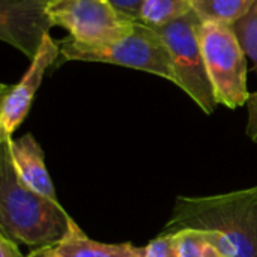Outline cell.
Here are the masks:
<instances>
[{"instance_id":"cell-4","label":"cell","mask_w":257,"mask_h":257,"mask_svg":"<svg viewBox=\"0 0 257 257\" xmlns=\"http://www.w3.org/2000/svg\"><path fill=\"white\" fill-rule=\"evenodd\" d=\"M199 38L218 105L238 108L248 104L247 56L229 24L200 23Z\"/></svg>"},{"instance_id":"cell-15","label":"cell","mask_w":257,"mask_h":257,"mask_svg":"<svg viewBox=\"0 0 257 257\" xmlns=\"http://www.w3.org/2000/svg\"><path fill=\"white\" fill-rule=\"evenodd\" d=\"M143 257H179L173 233L163 232L160 236L152 239L145 247V256Z\"/></svg>"},{"instance_id":"cell-3","label":"cell","mask_w":257,"mask_h":257,"mask_svg":"<svg viewBox=\"0 0 257 257\" xmlns=\"http://www.w3.org/2000/svg\"><path fill=\"white\" fill-rule=\"evenodd\" d=\"M59 45L63 60L125 66L154 74L176 84L172 59L161 35L157 29L140 21H137L128 33L110 42L87 45L65 38L59 41Z\"/></svg>"},{"instance_id":"cell-18","label":"cell","mask_w":257,"mask_h":257,"mask_svg":"<svg viewBox=\"0 0 257 257\" xmlns=\"http://www.w3.org/2000/svg\"><path fill=\"white\" fill-rule=\"evenodd\" d=\"M0 257H24L15 241L0 232Z\"/></svg>"},{"instance_id":"cell-20","label":"cell","mask_w":257,"mask_h":257,"mask_svg":"<svg viewBox=\"0 0 257 257\" xmlns=\"http://www.w3.org/2000/svg\"><path fill=\"white\" fill-rule=\"evenodd\" d=\"M38 2H45V3H48V5H50V3H51V2H54V0H38Z\"/></svg>"},{"instance_id":"cell-17","label":"cell","mask_w":257,"mask_h":257,"mask_svg":"<svg viewBox=\"0 0 257 257\" xmlns=\"http://www.w3.org/2000/svg\"><path fill=\"white\" fill-rule=\"evenodd\" d=\"M248 120H247V136L251 142L257 143V90L250 95L248 99Z\"/></svg>"},{"instance_id":"cell-14","label":"cell","mask_w":257,"mask_h":257,"mask_svg":"<svg viewBox=\"0 0 257 257\" xmlns=\"http://www.w3.org/2000/svg\"><path fill=\"white\" fill-rule=\"evenodd\" d=\"M173 238L179 257H206L212 248L208 236L199 230H178L173 232Z\"/></svg>"},{"instance_id":"cell-11","label":"cell","mask_w":257,"mask_h":257,"mask_svg":"<svg viewBox=\"0 0 257 257\" xmlns=\"http://www.w3.org/2000/svg\"><path fill=\"white\" fill-rule=\"evenodd\" d=\"M254 0H191V11L200 23L235 24L247 14Z\"/></svg>"},{"instance_id":"cell-8","label":"cell","mask_w":257,"mask_h":257,"mask_svg":"<svg viewBox=\"0 0 257 257\" xmlns=\"http://www.w3.org/2000/svg\"><path fill=\"white\" fill-rule=\"evenodd\" d=\"M47 8L38 0H0V39L32 60L54 27Z\"/></svg>"},{"instance_id":"cell-12","label":"cell","mask_w":257,"mask_h":257,"mask_svg":"<svg viewBox=\"0 0 257 257\" xmlns=\"http://www.w3.org/2000/svg\"><path fill=\"white\" fill-rule=\"evenodd\" d=\"M191 11V0H143L140 23L160 29Z\"/></svg>"},{"instance_id":"cell-2","label":"cell","mask_w":257,"mask_h":257,"mask_svg":"<svg viewBox=\"0 0 257 257\" xmlns=\"http://www.w3.org/2000/svg\"><path fill=\"white\" fill-rule=\"evenodd\" d=\"M72 221L59 200L44 197L23 184L8 142L0 140V232L35 250L63 241Z\"/></svg>"},{"instance_id":"cell-9","label":"cell","mask_w":257,"mask_h":257,"mask_svg":"<svg viewBox=\"0 0 257 257\" xmlns=\"http://www.w3.org/2000/svg\"><path fill=\"white\" fill-rule=\"evenodd\" d=\"M8 148L17 170L18 178L30 190L51 200H59L54 184L45 166V155L41 145L32 134H24L20 139H9Z\"/></svg>"},{"instance_id":"cell-5","label":"cell","mask_w":257,"mask_h":257,"mask_svg":"<svg viewBox=\"0 0 257 257\" xmlns=\"http://www.w3.org/2000/svg\"><path fill=\"white\" fill-rule=\"evenodd\" d=\"M199 26L200 20L190 11L184 17L157 29V32L161 35L169 50L176 86L182 89L203 113L212 114L218 102L205 65Z\"/></svg>"},{"instance_id":"cell-13","label":"cell","mask_w":257,"mask_h":257,"mask_svg":"<svg viewBox=\"0 0 257 257\" xmlns=\"http://www.w3.org/2000/svg\"><path fill=\"white\" fill-rule=\"evenodd\" d=\"M232 29L245 53V56L253 62L257 74V0L251 5L244 17H241Z\"/></svg>"},{"instance_id":"cell-10","label":"cell","mask_w":257,"mask_h":257,"mask_svg":"<svg viewBox=\"0 0 257 257\" xmlns=\"http://www.w3.org/2000/svg\"><path fill=\"white\" fill-rule=\"evenodd\" d=\"M62 257H143L145 247H136L130 242L105 244L90 239L75 221H72L68 235L56 245Z\"/></svg>"},{"instance_id":"cell-1","label":"cell","mask_w":257,"mask_h":257,"mask_svg":"<svg viewBox=\"0 0 257 257\" xmlns=\"http://www.w3.org/2000/svg\"><path fill=\"white\" fill-rule=\"evenodd\" d=\"M203 232L223 257H257V185L224 194L179 196L164 232Z\"/></svg>"},{"instance_id":"cell-7","label":"cell","mask_w":257,"mask_h":257,"mask_svg":"<svg viewBox=\"0 0 257 257\" xmlns=\"http://www.w3.org/2000/svg\"><path fill=\"white\" fill-rule=\"evenodd\" d=\"M59 57L60 45L48 33L35 57L30 60V65L21 80L14 86L2 84L0 140L12 139L14 133L24 122L45 72L59 60Z\"/></svg>"},{"instance_id":"cell-19","label":"cell","mask_w":257,"mask_h":257,"mask_svg":"<svg viewBox=\"0 0 257 257\" xmlns=\"http://www.w3.org/2000/svg\"><path fill=\"white\" fill-rule=\"evenodd\" d=\"M26 257H62L57 251L56 245H48V247H41L32 250Z\"/></svg>"},{"instance_id":"cell-16","label":"cell","mask_w":257,"mask_h":257,"mask_svg":"<svg viewBox=\"0 0 257 257\" xmlns=\"http://www.w3.org/2000/svg\"><path fill=\"white\" fill-rule=\"evenodd\" d=\"M122 15L133 21H140V9L143 0H108Z\"/></svg>"},{"instance_id":"cell-6","label":"cell","mask_w":257,"mask_h":257,"mask_svg":"<svg viewBox=\"0 0 257 257\" xmlns=\"http://www.w3.org/2000/svg\"><path fill=\"white\" fill-rule=\"evenodd\" d=\"M53 26L78 44H104L128 33L137 21L122 15L108 0H54L47 8Z\"/></svg>"}]
</instances>
